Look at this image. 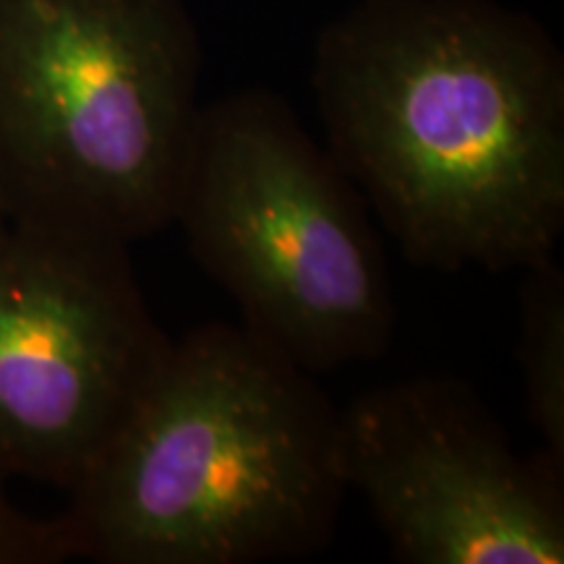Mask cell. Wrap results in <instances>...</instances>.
Here are the masks:
<instances>
[{"instance_id": "cell-1", "label": "cell", "mask_w": 564, "mask_h": 564, "mask_svg": "<svg viewBox=\"0 0 564 564\" xmlns=\"http://www.w3.org/2000/svg\"><path fill=\"white\" fill-rule=\"evenodd\" d=\"M327 150L429 270H525L564 232V58L497 0H361L319 32Z\"/></svg>"}, {"instance_id": "cell-2", "label": "cell", "mask_w": 564, "mask_h": 564, "mask_svg": "<svg viewBox=\"0 0 564 564\" xmlns=\"http://www.w3.org/2000/svg\"><path fill=\"white\" fill-rule=\"evenodd\" d=\"M345 494L340 411L278 348L212 322L171 343L63 512L102 564H259L319 552Z\"/></svg>"}, {"instance_id": "cell-3", "label": "cell", "mask_w": 564, "mask_h": 564, "mask_svg": "<svg viewBox=\"0 0 564 564\" xmlns=\"http://www.w3.org/2000/svg\"><path fill=\"white\" fill-rule=\"evenodd\" d=\"M199 79L188 0H0L11 220L121 246L167 228Z\"/></svg>"}, {"instance_id": "cell-4", "label": "cell", "mask_w": 564, "mask_h": 564, "mask_svg": "<svg viewBox=\"0 0 564 564\" xmlns=\"http://www.w3.org/2000/svg\"><path fill=\"white\" fill-rule=\"evenodd\" d=\"M173 223L243 327L301 369L390 350V272L366 199L274 91L202 105Z\"/></svg>"}, {"instance_id": "cell-5", "label": "cell", "mask_w": 564, "mask_h": 564, "mask_svg": "<svg viewBox=\"0 0 564 564\" xmlns=\"http://www.w3.org/2000/svg\"><path fill=\"white\" fill-rule=\"evenodd\" d=\"M171 343L129 246L11 223L0 232V478L74 489Z\"/></svg>"}, {"instance_id": "cell-6", "label": "cell", "mask_w": 564, "mask_h": 564, "mask_svg": "<svg viewBox=\"0 0 564 564\" xmlns=\"http://www.w3.org/2000/svg\"><path fill=\"white\" fill-rule=\"evenodd\" d=\"M340 463L398 562H564V463L514 453L460 379H400L352 398L340 408Z\"/></svg>"}, {"instance_id": "cell-7", "label": "cell", "mask_w": 564, "mask_h": 564, "mask_svg": "<svg viewBox=\"0 0 564 564\" xmlns=\"http://www.w3.org/2000/svg\"><path fill=\"white\" fill-rule=\"evenodd\" d=\"M523 272L518 361L525 411L546 453L564 463V272L554 257Z\"/></svg>"}, {"instance_id": "cell-8", "label": "cell", "mask_w": 564, "mask_h": 564, "mask_svg": "<svg viewBox=\"0 0 564 564\" xmlns=\"http://www.w3.org/2000/svg\"><path fill=\"white\" fill-rule=\"evenodd\" d=\"M0 478V564H58L76 560L66 518H32L9 499Z\"/></svg>"}, {"instance_id": "cell-9", "label": "cell", "mask_w": 564, "mask_h": 564, "mask_svg": "<svg viewBox=\"0 0 564 564\" xmlns=\"http://www.w3.org/2000/svg\"><path fill=\"white\" fill-rule=\"evenodd\" d=\"M13 220H11V207H9V199H6V188H3V181H0V232L9 228Z\"/></svg>"}]
</instances>
